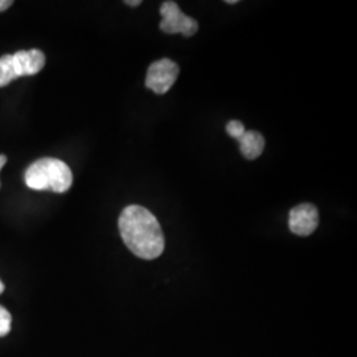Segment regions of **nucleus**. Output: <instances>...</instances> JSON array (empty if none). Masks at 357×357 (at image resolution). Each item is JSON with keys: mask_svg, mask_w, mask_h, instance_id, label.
<instances>
[{"mask_svg": "<svg viewBox=\"0 0 357 357\" xmlns=\"http://www.w3.org/2000/svg\"><path fill=\"white\" fill-rule=\"evenodd\" d=\"M240 141V150L243 156L249 160L257 159L264 153L265 149V138L257 131H245Z\"/></svg>", "mask_w": 357, "mask_h": 357, "instance_id": "7", "label": "nucleus"}, {"mask_svg": "<svg viewBox=\"0 0 357 357\" xmlns=\"http://www.w3.org/2000/svg\"><path fill=\"white\" fill-rule=\"evenodd\" d=\"M119 233L128 250L146 261L165 252V234L159 221L141 205H128L118 220Z\"/></svg>", "mask_w": 357, "mask_h": 357, "instance_id": "1", "label": "nucleus"}, {"mask_svg": "<svg viewBox=\"0 0 357 357\" xmlns=\"http://www.w3.org/2000/svg\"><path fill=\"white\" fill-rule=\"evenodd\" d=\"M126 4L131 6V7H137V6H141L142 1L141 0H134V1H130V0H128V1H126Z\"/></svg>", "mask_w": 357, "mask_h": 357, "instance_id": "12", "label": "nucleus"}, {"mask_svg": "<svg viewBox=\"0 0 357 357\" xmlns=\"http://www.w3.org/2000/svg\"><path fill=\"white\" fill-rule=\"evenodd\" d=\"M13 64L17 77L33 76L45 65V54L38 50L19 51L13 54Z\"/></svg>", "mask_w": 357, "mask_h": 357, "instance_id": "6", "label": "nucleus"}, {"mask_svg": "<svg viewBox=\"0 0 357 357\" xmlns=\"http://www.w3.org/2000/svg\"><path fill=\"white\" fill-rule=\"evenodd\" d=\"M4 291V284H3V282L0 281V294H3Z\"/></svg>", "mask_w": 357, "mask_h": 357, "instance_id": "15", "label": "nucleus"}, {"mask_svg": "<svg viewBox=\"0 0 357 357\" xmlns=\"http://www.w3.org/2000/svg\"><path fill=\"white\" fill-rule=\"evenodd\" d=\"M11 324H13L11 314L4 307L0 306V337H4L11 332V327H13Z\"/></svg>", "mask_w": 357, "mask_h": 357, "instance_id": "9", "label": "nucleus"}, {"mask_svg": "<svg viewBox=\"0 0 357 357\" xmlns=\"http://www.w3.org/2000/svg\"><path fill=\"white\" fill-rule=\"evenodd\" d=\"M227 131L229 134L231 138H236V139H240L245 134V126H243V122L240 121H230L229 123L227 125Z\"/></svg>", "mask_w": 357, "mask_h": 357, "instance_id": "10", "label": "nucleus"}, {"mask_svg": "<svg viewBox=\"0 0 357 357\" xmlns=\"http://www.w3.org/2000/svg\"><path fill=\"white\" fill-rule=\"evenodd\" d=\"M13 0H0V13L6 11L7 8H10L13 6Z\"/></svg>", "mask_w": 357, "mask_h": 357, "instance_id": "11", "label": "nucleus"}, {"mask_svg": "<svg viewBox=\"0 0 357 357\" xmlns=\"http://www.w3.org/2000/svg\"><path fill=\"white\" fill-rule=\"evenodd\" d=\"M178 65L169 60L162 59L149 66L146 76V86L156 94H165L174 86L178 76Z\"/></svg>", "mask_w": 357, "mask_h": 357, "instance_id": "4", "label": "nucleus"}, {"mask_svg": "<svg viewBox=\"0 0 357 357\" xmlns=\"http://www.w3.org/2000/svg\"><path fill=\"white\" fill-rule=\"evenodd\" d=\"M19 78L13 64V56L6 54L0 57V88L7 86L11 81Z\"/></svg>", "mask_w": 357, "mask_h": 357, "instance_id": "8", "label": "nucleus"}, {"mask_svg": "<svg viewBox=\"0 0 357 357\" xmlns=\"http://www.w3.org/2000/svg\"><path fill=\"white\" fill-rule=\"evenodd\" d=\"M225 3H228V4H236V3H238L237 0H227Z\"/></svg>", "mask_w": 357, "mask_h": 357, "instance_id": "14", "label": "nucleus"}, {"mask_svg": "<svg viewBox=\"0 0 357 357\" xmlns=\"http://www.w3.org/2000/svg\"><path fill=\"white\" fill-rule=\"evenodd\" d=\"M6 163H7V158L4 155H0V171H1V168L4 167Z\"/></svg>", "mask_w": 357, "mask_h": 357, "instance_id": "13", "label": "nucleus"}, {"mask_svg": "<svg viewBox=\"0 0 357 357\" xmlns=\"http://www.w3.org/2000/svg\"><path fill=\"white\" fill-rule=\"evenodd\" d=\"M24 178L31 190L64 193L73 183V174L63 160L43 158L28 167Z\"/></svg>", "mask_w": 357, "mask_h": 357, "instance_id": "2", "label": "nucleus"}, {"mask_svg": "<svg viewBox=\"0 0 357 357\" xmlns=\"http://www.w3.org/2000/svg\"><path fill=\"white\" fill-rule=\"evenodd\" d=\"M160 15L163 16L160 22V29L166 33H181L185 38H190L199 31V23L195 19L187 16L185 13H183L176 1H165L160 6Z\"/></svg>", "mask_w": 357, "mask_h": 357, "instance_id": "3", "label": "nucleus"}, {"mask_svg": "<svg viewBox=\"0 0 357 357\" xmlns=\"http://www.w3.org/2000/svg\"><path fill=\"white\" fill-rule=\"evenodd\" d=\"M319 225V212L314 204L294 206L289 215V228L294 234L307 237L312 234Z\"/></svg>", "mask_w": 357, "mask_h": 357, "instance_id": "5", "label": "nucleus"}]
</instances>
